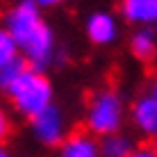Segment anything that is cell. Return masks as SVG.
Returning <instances> with one entry per match:
<instances>
[{
  "mask_svg": "<svg viewBox=\"0 0 157 157\" xmlns=\"http://www.w3.org/2000/svg\"><path fill=\"white\" fill-rule=\"evenodd\" d=\"M36 2H18L5 16V30L16 41L30 68L43 71L55 59V36Z\"/></svg>",
  "mask_w": 157,
  "mask_h": 157,
  "instance_id": "6da1fadb",
  "label": "cell"
},
{
  "mask_svg": "<svg viewBox=\"0 0 157 157\" xmlns=\"http://www.w3.org/2000/svg\"><path fill=\"white\" fill-rule=\"evenodd\" d=\"M5 91L14 109L28 116L30 121L46 112L48 107H52V84L41 71H34L30 66L5 86Z\"/></svg>",
  "mask_w": 157,
  "mask_h": 157,
  "instance_id": "7a4b0ae2",
  "label": "cell"
},
{
  "mask_svg": "<svg viewBox=\"0 0 157 157\" xmlns=\"http://www.w3.org/2000/svg\"><path fill=\"white\" fill-rule=\"evenodd\" d=\"M125 118V107L123 100L118 98L114 91H100L91 98L89 107H86V128L89 134L94 137H112L118 134Z\"/></svg>",
  "mask_w": 157,
  "mask_h": 157,
  "instance_id": "3957f363",
  "label": "cell"
},
{
  "mask_svg": "<svg viewBox=\"0 0 157 157\" xmlns=\"http://www.w3.org/2000/svg\"><path fill=\"white\" fill-rule=\"evenodd\" d=\"M32 132L46 146H62L66 141V118H64L59 107H48L46 112H41L39 116L32 118Z\"/></svg>",
  "mask_w": 157,
  "mask_h": 157,
  "instance_id": "277c9868",
  "label": "cell"
},
{
  "mask_svg": "<svg viewBox=\"0 0 157 157\" xmlns=\"http://www.w3.org/2000/svg\"><path fill=\"white\" fill-rule=\"evenodd\" d=\"M134 128L146 137H157V98L150 96L148 91L141 94L137 100L132 102L130 109Z\"/></svg>",
  "mask_w": 157,
  "mask_h": 157,
  "instance_id": "5b68a950",
  "label": "cell"
},
{
  "mask_svg": "<svg viewBox=\"0 0 157 157\" xmlns=\"http://www.w3.org/2000/svg\"><path fill=\"white\" fill-rule=\"evenodd\" d=\"M84 30L89 41H94L96 46H109L118 36V23L109 12H94L86 18Z\"/></svg>",
  "mask_w": 157,
  "mask_h": 157,
  "instance_id": "8992f818",
  "label": "cell"
},
{
  "mask_svg": "<svg viewBox=\"0 0 157 157\" xmlns=\"http://www.w3.org/2000/svg\"><path fill=\"white\" fill-rule=\"evenodd\" d=\"M121 12L137 28H153L157 25V0H123Z\"/></svg>",
  "mask_w": 157,
  "mask_h": 157,
  "instance_id": "52a82bcc",
  "label": "cell"
},
{
  "mask_svg": "<svg viewBox=\"0 0 157 157\" xmlns=\"http://www.w3.org/2000/svg\"><path fill=\"white\" fill-rule=\"evenodd\" d=\"M59 157H102V153H100V144L96 141L94 134L80 132V134H71L59 146Z\"/></svg>",
  "mask_w": 157,
  "mask_h": 157,
  "instance_id": "ba28073f",
  "label": "cell"
},
{
  "mask_svg": "<svg viewBox=\"0 0 157 157\" xmlns=\"http://www.w3.org/2000/svg\"><path fill=\"white\" fill-rule=\"evenodd\" d=\"M130 50L139 59H153L157 52V34L150 28H139L130 36Z\"/></svg>",
  "mask_w": 157,
  "mask_h": 157,
  "instance_id": "9c48e42d",
  "label": "cell"
},
{
  "mask_svg": "<svg viewBox=\"0 0 157 157\" xmlns=\"http://www.w3.org/2000/svg\"><path fill=\"white\" fill-rule=\"evenodd\" d=\"M132 144L125 134H112V137H105L100 141V153L102 157H130L132 153Z\"/></svg>",
  "mask_w": 157,
  "mask_h": 157,
  "instance_id": "30bf717a",
  "label": "cell"
},
{
  "mask_svg": "<svg viewBox=\"0 0 157 157\" xmlns=\"http://www.w3.org/2000/svg\"><path fill=\"white\" fill-rule=\"evenodd\" d=\"M16 59H21V50H18V46H16V41L9 36V32L2 30L0 32V66L12 64Z\"/></svg>",
  "mask_w": 157,
  "mask_h": 157,
  "instance_id": "8fae6325",
  "label": "cell"
},
{
  "mask_svg": "<svg viewBox=\"0 0 157 157\" xmlns=\"http://www.w3.org/2000/svg\"><path fill=\"white\" fill-rule=\"evenodd\" d=\"M130 157H157V148L153 146H139V148H134Z\"/></svg>",
  "mask_w": 157,
  "mask_h": 157,
  "instance_id": "7c38bea8",
  "label": "cell"
},
{
  "mask_svg": "<svg viewBox=\"0 0 157 157\" xmlns=\"http://www.w3.org/2000/svg\"><path fill=\"white\" fill-rule=\"evenodd\" d=\"M146 91H148L150 96H155V98H157V78H153V80L148 82V89H146Z\"/></svg>",
  "mask_w": 157,
  "mask_h": 157,
  "instance_id": "4fadbf2b",
  "label": "cell"
},
{
  "mask_svg": "<svg viewBox=\"0 0 157 157\" xmlns=\"http://www.w3.org/2000/svg\"><path fill=\"white\" fill-rule=\"evenodd\" d=\"M0 157H9V155H7V153H5V150H2V153H0Z\"/></svg>",
  "mask_w": 157,
  "mask_h": 157,
  "instance_id": "5bb4252c",
  "label": "cell"
}]
</instances>
